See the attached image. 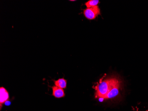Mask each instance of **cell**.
<instances>
[{"instance_id":"cell-2","label":"cell","mask_w":148,"mask_h":111,"mask_svg":"<svg viewBox=\"0 0 148 111\" xmlns=\"http://www.w3.org/2000/svg\"><path fill=\"white\" fill-rule=\"evenodd\" d=\"M84 15L87 19L93 20L100 14V10L98 6L87 8L84 10Z\"/></svg>"},{"instance_id":"cell-8","label":"cell","mask_w":148,"mask_h":111,"mask_svg":"<svg viewBox=\"0 0 148 111\" xmlns=\"http://www.w3.org/2000/svg\"><path fill=\"white\" fill-rule=\"evenodd\" d=\"M104 99V98H99V101H100L101 102L103 101Z\"/></svg>"},{"instance_id":"cell-4","label":"cell","mask_w":148,"mask_h":111,"mask_svg":"<svg viewBox=\"0 0 148 111\" xmlns=\"http://www.w3.org/2000/svg\"><path fill=\"white\" fill-rule=\"evenodd\" d=\"M9 99V95L8 92L4 88H0V104L1 105L7 101Z\"/></svg>"},{"instance_id":"cell-3","label":"cell","mask_w":148,"mask_h":111,"mask_svg":"<svg viewBox=\"0 0 148 111\" xmlns=\"http://www.w3.org/2000/svg\"><path fill=\"white\" fill-rule=\"evenodd\" d=\"M120 87L119 81L115 78L109 92L105 97V99H111L117 97L119 94Z\"/></svg>"},{"instance_id":"cell-1","label":"cell","mask_w":148,"mask_h":111,"mask_svg":"<svg viewBox=\"0 0 148 111\" xmlns=\"http://www.w3.org/2000/svg\"><path fill=\"white\" fill-rule=\"evenodd\" d=\"M115 78H110L104 80L97 85L96 87V95L99 98H103L110 90Z\"/></svg>"},{"instance_id":"cell-5","label":"cell","mask_w":148,"mask_h":111,"mask_svg":"<svg viewBox=\"0 0 148 111\" xmlns=\"http://www.w3.org/2000/svg\"><path fill=\"white\" fill-rule=\"evenodd\" d=\"M52 95L56 98H61L65 96L64 92L62 88H60L58 87L54 86L52 87Z\"/></svg>"},{"instance_id":"cell-6","label":"cell","mask_w":148,"mask_h":111,"mask_svg":"<svg viewBox=\"0 0 148 111\" xmlns=\"http://www.w3.org/2000/svg\"><path fill=\"white\" fill-rule=\"evenodd\" d=\"M55 85L56 86L60 88H65L66 86V81L64 78L58 79L57 81H55Z\"/></svg>"},{"instance_id":"cell-7","label":"cell","mask_w":148,"mask_h":111,"mask_svg":"<svg viewBox=\"0 0 148 111\" xmlns=\"http://www.w3.org/2000/svg\"><path fill=\"white\" fill-rule=\"evenodd\" d=\"M99 2V0H90L86 2L85 3V5L87 8H91L93 7L97 6Z\"/></svg>"}]
</instances>
